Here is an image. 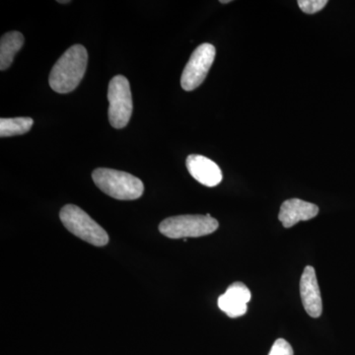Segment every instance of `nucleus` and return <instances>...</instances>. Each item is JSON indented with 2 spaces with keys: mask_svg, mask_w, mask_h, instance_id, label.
Instances as JSON below:
<instances>
[{
  "mask_svg": "<svg viewBox=\"0 0 355 355\" xmlns=\"http://www.w3.org/2000/svg\"><path fill=\"white\" fill-rule=\"evenodd\" d=\"M186 165L191 177L203 186L212 188L221 183L220 168L210 159L198 154H191L187 158Z\"/></svg>",
  "mask_w": 355,
  "mask_h": 355,
  "instance_id": "9",
  "label": "nucleus"
},
{
  "mask_svg": "<svg viewBox=\"0 0 355 355\" xmlns=\"http://www.w3.org/2000/svg\"><path fill=\"white\" fill-rule=\"evenodd\" d=\"M58 2H60V3H69L70 1H69V0H64V1H62V0H58Z\"/></svg>",
  "mask_w": 355,
  "mask_h": 355,
  "instance_id": "15",
  "label": "nucleus"
},
{
  "mask_svg": "<svg viewBox=\"0 0 355 355\" xmlns=\"http://www.w3.org/2000/svg\"><path fill=\"white\" fill-rule=\"evenodd\" d=\"M251 291L242 282H235L225 293L219 296L218 307L228 317L238 318L246 314L248 303L251 301Z\"/></svg>",
  "mask_w": 355,
  "mask_h": 355,
  "instance_id": "8",
  "label": "nucleus"
},
{
  "mask_svg": "<svg viewBox=\"0 0 355 355\" xmlns=\"http://www.w3.org/2000/svg\"><path fill=\"white\" fill-rule=\"evenodd\" d=\"M33 125H34V121L28 116L12 119L2 118L0 120V137H8L24 135V133L30 132Z\"/></svg>",
  "mask_w": 355,
  "mask_h": 355,
  "instance_id": "12",
  "label": "nucleus"
},
{
  "mask_svg": "<svg viewBox=\"0 0 355 355\" xmlns=\"http://www.w3.org/2000/svg\"><path fill=\"white\" fill-rule=\"evenodd\" d=\"M231 2L230 0H221L220 3H229Z\"/></svg>",
  "mask_w": 355,
  "mask_h": 355,
  "instance_id": "16",
  "label": "nucleus"
},
{
  "mask_svg": "<svg viewBox=\"0 0 355 355\" xmlns=\"http://www.w3.org/2000/svg\"><path fill=\"white\" fill-rule=\"evenodd\" d=\"M109 121L112 127L120 130L127 127L132 118V97L127 77L114 76L109 83Z\"/></svg>",
  "mask_w": 355,
  "mask_h": 355,
  "instance_id": "5",
  "label": "nucleus"
},
{
  "mask_svg": "<svg viewBox=\"0 0 355 355\" xmlns=\"http://www.w3.org/2000/svg\"><path fill=\"white\" fill-rule=\"evenodd\" d=\"M219 223L210 214L207 216H178L168 217L161 222V234L171 239L202 237L211 234L218 228Z\"/></svg>",
  "mask_w": 355,
  "mask_h": 355,
  "instance_id": "4",
  "label": "nucleus"
},
{
  "mask_svg": "<svg viewBox=\"0 0 355 355\" xmlns=\"http://www.w3.org/2000/svg\"><path fill=\"white\" fill-rule=\"evenodd\" d=\"M60 218L69 232L83 241L96 247L108 244L109 235L106 230L77 205H64L60 210Z\"/></svg>",
  "mask_w": 355,
  "mask_h": 355,
  "instance_id": "3",
  "label": "nucleus"
},
{
  "mask_svg": "<svg viewBox=\"0 0 355 355\" xmlns=\"http://www.w3.org/2000/svg\"><path fill=\"white\" fill-rule=\"evenodd\" d=\"M300 296L303 307L312 318H319L323 312V301L313 266H306L300 279Z\"/></svg>",
  "mask_w": 355,
  "mask_h": 355,
  "instance_id": "7",
  "label": "nucleus"
},
{
  "mask_svg": "<svg viewBox=\"0 0 355 355\" xmlns=\"http://www.w3.org/2000/svg\"><path fill=\"white\" fill-rule=\"evenodd\" d=\"M87 64L88 53L83 44L70 46L51 69V88L60 94L71 92L83 80Z\"/></svg>",
  "mask_w": 355,
  "mask_h": 355,
  "instance_id": "1",
  "label": "nucleus"
},
{
  "mask_svg": "<svg viewBox=\"0 0 355 355\" xmlns=\"http://www.w3.org/2000/svg\"><path fill=\"white\" fill-rule=\"evenodd\" d=\"M319 214V207L314 203L304 202L299 198L286 200L280 207L279 219L286 228L300 221H307L314 218Z\"/></svg>",
  "mask_w": 355,
  "mask_h": 355,
  "instance_id": "10",
  "label": "nucleus"
},
{
  "mask_svg": "<svg viewBox=\"0 0 355 355\" xmlns=\"http://www.w3.org/2000/svg\"><path fill=\"white\" fill-rule=\"evenodd\" d=\"M268 355H294L291 343L284 338H279L273 343Z\"/></svg>",
  "mask_w": 355,
  "mask_h": 355,
  "instance_id": "14",
  "label": "nucleus"
},
{
  "mask_svg": "<svg viewBox=\"0 0 355 355\" xmlns=\"http://www.w3.org/2000/svg\"><path fill=\"white\" fill-rule=\"evenodd\" d=\"M24 44V37L20 32L6 33L0 40V69L6 70L12 64L14 57Z\"/></svg>",
  "mask_w": 355,
  "mask_h": 355,
  "instance_id": "11",
  "label": "nucleus"
},
{
  "mask_svg": "<svg viewBox=\"0 0 355 355\" xmlns=\"http://www.w3.org/2000/svg\"><path fill=\"white\" fill-rule=\"evenodd\" d=\"M96 186L110 196L120 200H135L141 197L144 184L139 178L127 172L108 168H98L92 173Z\"/></svg>",
  "mask_w": 355,
  "mask_h": 355,
  "instance_id": "2",
  "label": "nucleus"
},
{
  "mask_svg": "<svg viewBox=\"0 0 355 355\" xmlns=\"http://www.w3.org/2000/svg\"><path fill=\"white\" fill-rule=\"evenodd\" d=\"M216 50L211 44H202L191 53L181 77L182 88L193 91L202 85L214 64Z\"/></svg>",
  "mask_w": 355,
  "mask_h": 355,
  "instance_id": "6",
  "label": "nucleus"
},
{
  "mask_svg": "<svg viewBox=\"0 0 355 355\" xmlns=\"http://www.w3.org/2000/svg\"><path fill=\"white\" fill-rule=\"evenodd\" d=\"M299 7L303 12L314 14L319 12L328 4L327 0H299Z\"/></svg>",
  "mask_w": 355,
  "mask_h": 355,
  "instance_id": "13",
  "label": "nucleus"
}]
</instances>
